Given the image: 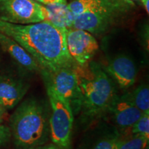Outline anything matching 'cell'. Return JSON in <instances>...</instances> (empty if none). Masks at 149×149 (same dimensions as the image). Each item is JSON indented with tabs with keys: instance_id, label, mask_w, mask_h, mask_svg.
Masks as SVG:
<instances>
[{
	"instance_id": "1",
	"label": "cell",
	"mask_w": 149,
	"mask_h": 149,
	"mask_svg": "<svg viewBox=\"0 0 149 149\" xmlns=\"http://www.w3.org/2000/svg\"><path fill=\"white\" fill-rule=\"evenodd\" d=\"M66 32L48 21L17 24L0 19V33L29 52L42 68L41 73H51L76 64L67 48Z\"/></svg>"
},
{
	"instance_id": "2",
	"label": "cell",
	"mask_w": 149,
	"mask_h": 149,
	"mask_svg": "<svg viewBox=\"0 0 149 149\" xmlns=\"http://www.w3.org/2000/svg\"><path fill=\"white\" fill-rule=\"evenodd\" d=\"M74 71L81 93L80 122L91 125L108 113L118 95L116 85L96 61H91L85 66L76 64Z\"/></svg>"
},
{
	"instance_id": "3",
	"label": "cell",
	"mask_w": 149,
	"mask_h": 149,
	"mask_svg": "<svg viewBox=\"0 0 149 149\" xmlns=\"http://www.w3.org/2000/svg\"><path fill=\"white\" fill-rule=\"evenodd\" d=\"M51 108L44 99L30 97L10 117L9 128L15 149H35L48 144Z\"/></svg>"
},
{
	"instance_id": "4",
	"label": "cell",
	"mask_w": 149,
	"mask_h": 149,
	"mask_svg": "<svg viewBox=\"0 0 149 149\" xmlns=\"http://www.w3.org/2000/svg\"><path fill=\"white\" fill-rule=\"evenodd\" d=\"M130 0H110L74 18L72 28L84 30L95 37L102 36L119 24L135 8Z\"/></svg>"
},
{
	"instance_id": "5",
	"label": "cell",
	"mask_w": 149,
	"mask_h": 149,
	"mask_svg": "<svg viewBox=\"0 0 149 149\" xmlns=\"http://www.w3.org/2000/svg\"><path fill=\"white\" fill-rule=\"evenodd\" d=\"M48 100L51 108L50 131L52 143L60 149H68L70 146L73 128L74 114L69 104L48 84Z\"/></svg>"
},
{
	"instance_id": "6",
	"label": "cell",
	"mask_w": 149,
	"mask_h": 149,
	"mask_svg": "<svg viewBox=\"0 0 149 149\" xmlns=\"http://www.w3.org/2000/svg\"><path fill=\"white\" fill-rule=\"evenodd\" d=\"M0 19L17 24L51 22L52 14L46 5L34 0H0Z\"/></svg>"
},
{
	"instance_id": "7",
	"label": "cell",
	"mask_w": 149,
	"mask_h": 149,
	"mask_svg": "<svg viewBox=\"0 0 149 149\" xmlns=\"http://www.w3.org/2000/svg\"><path fill=\"white\" fill-rule=\"evenodd\" d=\"M76 65V64H75ZM64 67L51 73H41L44 83L48 84L69 104L73 114H79L81 93L74 66Z\"/></svg>"
},
{
	"instance_id": "8",
	"label": "cell",
	"mask_w": 149,
	"mask_h": 149,
	"mask_svg": "<svg viewBox=\"0 0 149 149\" xmlns=\"http://www.w3.org/2000/svg\"><path fill=\"white\" fill-rule=\"evenodd\" d=\"M66 42L70 57L80 66L88 65L99 49L95 37L84 30H66Z\"/></svg>"
},
{
	"instance_id": "9",
	"label": "cell",
	"mask_w": 149,
	"mask_h": 149,
	"mask_svg": "<svg viewBox=\"0 0 149 149\" xmlns=\"http://www.w3.org/2000/svg\"><path fill=\"white\" fill-rule=\"evenodd\" d=\"M107 113L111 115L113 126L121 135L129 133L132 126L144 114L131 101L128 92L117 95Z\"/></svg>"
},
{
	"instance_id": "10",
	"label": "cell",
	"mask_w": 149,
	"mask_h": 149,
	"mask_svg": "<svg viewBox=\"0 0 149 149\" xmlns=\"http://www.w3.org/2000/svg\"><path fill=\"white\" fill-rule=\"evenodd\" d=\"M102 66L120 88L126 90L135 83L137 67L131 57L125 54L115 55Z\"/></svg>"
},
{
	"instance_id": "11",
	"label": "cell",
	"mask_w": 149,
	"mask_h": 149,
	"mask_svg": "<svg viewBox=\"0 0 149 149\" xmlns=\"http://www.w3.org/2000/svg\"><path fill=\"white\" fill-rule=\"evenodd\" d=\"M120 136L114 126L100 122L86 133L77 149H117Z\"/></svg>"
},
{
	"instance_id": "12",
	"label": "cell",
	"mask_w": 149,
	"mask_h": 149,
	"mask_svg": "<svg viewBox=\"0 0 149 149\" xmlns=\"http://www.w3.org/2000/svg\"><path fill=\"white\" fill-rule=\"evenodd\" d=\"M29 86L17 78L0 74V104L8 111L13 109L22 101Z\"/></svg>"
},
{
	"instance_id": "13",
	"label": "cell",
	"mask_w": 149,
	"mask_h": 149,
	"mask_svg": "<svg viewBox=\"0 0 149 149\" xmlns=\"http://www.w3.org/2000/svg\"><path fill=\"white\" fill-rule=\"evenodd\" d=\"M0 46L24 69L41 73L42 68L36 60L13 39L0 33Z\"/></svg>"
},
{
	"instance_id": "14",
	"label": "cell",
	"mask_w": 149,
	"mask_h": 149,
	"mask_svg": "<svg viewBox=\"0 0 149 149\" xmlns=\"http://www.w3.org/2000/svg\"><path fill=\"white\" fill-rule=\"evenodd\" d=\"M46 6L52 14V24L64 30L72 28L74 17L68 8V3H58Z\"/></svg>"
},
{
	"instance_id": "15",
	"label": "cell",
	"mask_w": 149,
	"mask_h": 149,
	"mask_svg": "<svg viewBox=\"0 0 149 149\" xmlns=\"http://www.w3.org/2000/svg\"><path fill=\"white\" fill-rule=\"evenodd\" d=\"M131 101L142 113H149V88L148 84H141L128 92Z\"/></svg>"
},
{
	"instance_id": "16",
	"label": "cell",
	"mask_w": 149,
	"mask_h": 149,
	"mask_svg": "<svg viewBox=\"0 0 149 149\" xmlns=\"http://www.w3.org/2000/svg\"><path fill=\"white\" fill-rule=\"evenodd\" d=\"M149 139L137 134L121 135L117 149H146Z\"/></svg>"
},
{
	"instance_id": "17",
	"label": "cell",
	"mask_w": 149,
	"mask_h": 149,
	"mask_svg": "<svg viewBox=\"0 0 149 149\" xmlns=\"http://www.w3.org/2000/svg\"><path fill=\"white\" fill-rule=\"evenodd\" d=\"M129 133L144 136L149 139V113H144L130 128Z\"/></svg>"
},
{
	"instance_id": "18",
	"label": "cell",
	"mask_w": 149,
	"mask_h": 149,
	"mask_svg": "<svg viewBox=\"0 0 149 149\" xmlns=\"http://www.w3.org/2000/svg\"><path fill=\"white\" fill-rule=\"evenodd\" d=\"M11 139V133L9 126L0 124V148L9 143Z\"/></svg>"
},
{
	"instance_id": "19",
	"label": "cell",
	"mask_w": 149,
	"mask_h": 149,
	"mask_svg": "<svg viewBox=\"0 0 149 149\" xmlns=\"http://www.w3.org/2000/svg\"><path fill=\"white\" fill-rule=\"evenodd\" d=\"M8 117V110L0 104V124H2Z\"/></svg>"
},
{
	"instance_id": "20",
	"label": "cell",
	"mask_w": 149,
	"mask_h": 149,
	"mask_svg": "<svg viewBox=\"0 0 149 149\" xmlns=\"http://www.w3.org/2000/svg\"><path fill=\"white\" fill-rule=\"evenodd\" d=\"M34 1H38V2L43 3V4L44 5H49V4H54V3L67 2L66 0H34Z\"/></svg>"
},
{
	"instance_id": "21",
	"label": "cell",
	"mask_w": 149,
	"mask_h": 149,
	"mask_svg": "<svg viewBox=\"0 0 149 149\" xmlns=\"http://www.w3.org/2000/svg\"><path fill=\"white\" fill-rule=\"evenodd\" d=\"M35 149H60L57 145H55L53 143H51V144H46L45 145H43L42 146L38 147V148Z\"/></svg>"
},
{
	"instance_id": "22",
	"label": "cell",
	"mask_w": 149,
	"mask_h": 149,
	"mask_svg": "<svg viewBox=\"0 0 149 149\" xmlns=\"http://www.w3.org/2000/svg\"><path fill=\"white\" fill-rule=\"evenodd\" d=\"M141 4L144 7V10L148 14L149 13V0H140Z\"/></svg>"
},
{
	"instance_id": "23",
	"label": "cell",
	"mask_w": 149,
	"mask_h": 149,
	"mask_svg": "<svg viewBox=\"0 0 149 149\" xmlns=\"http://www.w3.org/2000/svg\"><path fill=\"white\" fill-rule=\"evenodd\" d=\"M130 1H133V2H135V1H140V0H130Z\"/></svg>"
}]
</instances>
